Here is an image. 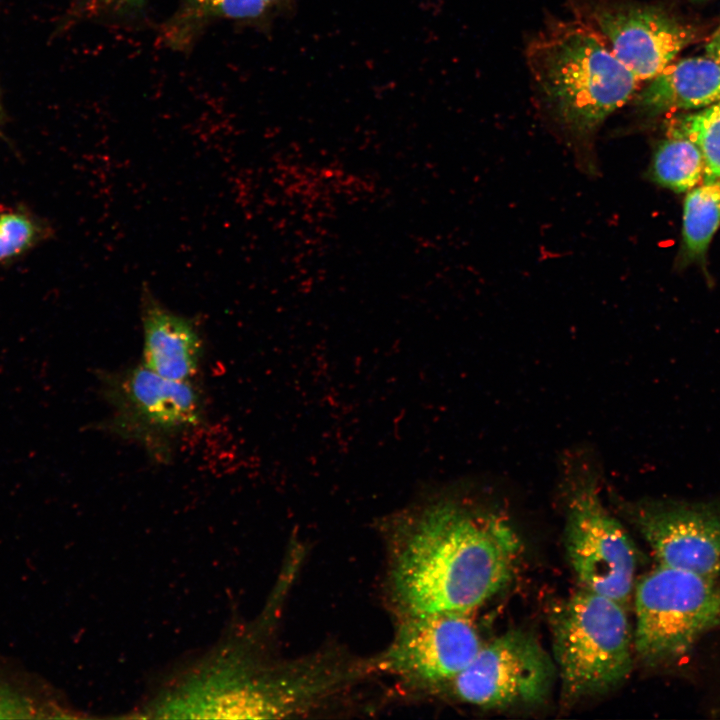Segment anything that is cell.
Wrapping results in <instances>:
<instances>
[{
	"label": "cell",
	"instance_id": "7c38bea8",
	"mask_svg": "<svg viewBox=\"0 0 720 720\" xmlns=\"http://www.w3.org/2000/svg\"><path fill=\"white\" fill-rule=\"evenodd\" d=\"M720 100V65L710 58L690 57L670 63L649 81L637 98L648 114L700 110Z\"/></svg>",
	"mask_w": 720,
	"mask_h": 720
},
{
	"label": "cell",
	"instance_id": "44dd1931",
	"mask_svg": "<svg viewBox=\"0 0 720 720\" xmlns=\"http://www.w3.org/2000/svg\"><path fill=\"white\" fill-rule=\"evenodd\" d=\"M1 114H2V107H1V102H0V119H1Z\"/></svg>",
	"mask_w": 720,
	"mask_h": 720
},
{
	"label": "cell",
	"instance_id": "ba28073f",
	"mask_svg": "<svg viewBox=\"0 0 720 720\" xmlns=\"http://www.w3.org/2000/svg\"><path fill=\"white\" fill-rule=\"evenodd\" d=\"M106 392L116 428L148 443L200 420V398L188 381L167 379L144 365L112 376Z\"/></svg>",
	"mask_w": 720,
	"mask_h": 720
},
{
	"label": "cell",
	"instance_id": "30bf717a",
	"mask_svg": "<svg viewBox=\"0 0 720 720\" xmlns=\"http://www.w3.org/2000/svg\"><path fill=\"white\" fill-rule=\"evenodd\" d=\"M593 17L612 53L640 83L659 75L692 40L687 27L652 8H601Z\"/></svg>",
	"mask_w": 720,
	"mask_h": 720
},
{
	"label": "cell",
	"instance_id": "9a60e30c",
	"mask_svg": "<svg viewBox=\"0 0 720 720\" xmlns=\"http://www.w3.org/2000/svg\"><path fill=\"white\" fill-rule=\"evenodd\" d=\"M720 227V183L703 181L688 191L683 204L682 243L685 256L702 258Z\"/></svg>",
	"mask_w": 720,
	"mask_h": 720
},
{
	"label": "cell",
	"instance_id": "d6986e66",
	"mask_svg": "<svg viewBox=\"0 0 720 720\" xmlns=\"http://www.w3.org/2000/svg\"><path fill=\"white\" fill-rule=\"evenodd\" d=\"M111 11L127 12L142 7L145 0H95Z\"/></svg>",
	"mask_w": 720,
	"mask_h": 720
},
{
	"label": "cell",
	"instance_id": "52a82bcc",
	"mask_svg": "<svg viewBox=\"0 0 720 720\" xmlns=\"http://www.w3.org/2000/svg\"><path fill=\"white\" fill-rule=\"evenodd\" d=\"M469 613L406 615L381 665L425 684L451 681L482 646Z\"/></svg>",
	"mask_w": 720,
	"mask_h": 720
},
{
	"label": "cell",
	"instance_id": "9c48e42d",
	"mask_svg": "<svg viewBox=\"0 0 720 720\" xmlns=\"http://www.w3.org/2000/svg\"><path fill=\"white\" fill-rule=\"evenodd\" d=\"M630 514L660 565L716 579L720 575V512L704 505L645 502Z\"/></svg>",
	"mask_w": 720,
	"mask_h": 720
},
{
	"label": "cell",
	"instance_id": "5bb4252c",
	"mask_svg": "<svg viewBox=\"0 0 720 720\" xmlns=\"http://www.w3.org/2000/svg\"><path fill=\"white\" fill-rule=\"evenodd\" d=\"M705 161L700 148L686 136L670 131L653 154L650 177L676 193L688 192L702 183Z\"/></svg>",
	"mask_w": 720,
	"mask_h": 720
},
{
	"label": "cell",
	"instance_id": "8992f818",
	"mask_svg": "<svg viewBox=\"0 0 720 720\" xmlns=\"http://www.w3.org/2000/svg\"><path fill=\"white\" fill-rule=\"evenodd\" d=\"M556 667L530 633L512 629L481 648L452 682L462 701L485 708L535 704L549 693Z\"/></svg>",
	"mask_w": 720,
	"mask_h": 720
},
{
	"label": "cell",
	"instance_id": "2e32d148",
	"mask_svg": "<svg viewBox=\"0 0 720 720\" xmlns=\"http://www.w3.org/2000/svg\"><path fill=\"white\" fill-rule=\"evenodd\" d=\"M671 130L686 136L700 148L705 161L703 181L720 183V100L676 119Z\"/></svg>",
	"mask_w": 720,
	"mask_h": 720
},
{
	"label": "cell",
	"instance_id": "e0dca14e",
	"mask_svg": "<svg viewBox=\"0 0 720 720\" xmlns=\"http://www.w3.org/2000/svg\"><path fill=\"white\" fill-rule=\"evenodd\" d=\"M289 0H183L182 20H256L285 5Z\"/></svg>",
	"mask_w": 720,
	"mask_h": 720
},
{
	"label": "cell",
	"instance_id": "3957f363",
	"mask_svg": "<svg viewBox=\"0 0 720 720\" xmlns=\"http://www.w3.org/2000/svg\"><path fill=\"white\" fill-rule=\"evenodd\" d=\"M555 667L570 701L618 687L632 669L631 633L624 605L581 588L551 614Z\"/></svg>",
	"mask_w": 720,
	"mask_h": 720
},
{
	"label": "cell",
	"instance_id": "7a4b0ae2",
	"mask_svg": "<svg viewBox=\"0 0 720 720\" xmlns=\"http://www.w3.org/2000/svg\"><path fill=\"white\" fill-rule=\"evenodd\" d=\"M531 74L560 123L590 140L635 95L640 81L616 58L595 27L557 24L527 51Z\"/></svg>",
	"mask_w": 720,
	"mask_h": 720
},
{
	"label": "cell",
	"instance_id": "8fae6325",
	"mask_svg": "<svg viewBox=\"0 0 720 720\" xmlns=\"http://www.w3.org/2000/svg\"><path fill=\"white\" fill-rule=\"evenodd\" d=\"M144 366L175 381H188L200 360L201 338L194 322L169 310L145 288L142 294Z\"/></svg>",
	"mask_w": 720,
	"mask_h": 720
},
{
	"label": "cell",
	"instance_id": "5b68a950",
	"mask_svg": "<svg viewBox=\"0 0 720 720\" xmlns=\"http://www.w3.org/2000/svg\"><path fill=\"white\" fill-rule=\"evenodd\" d=\"M634 647L647 664L657 665L686 653L720 622L716 579L658 565L637 584Z\"/></svg>",
	"mask_w": 720,
	"mask_h": 720
},
{
	"label": "cell",
	"instance_id": "ac0fdd59",
	"mask_svg": "<svg viewBox=\"0 0 720 720\" xmlns=\"http://www.w3.org/2000/svg\"><path fill=\"white\" fill-rule=\"evenodd\" d=\"M39 230L26 215L0 213V261L19 255L37 239Z\"/></svg>",
	"mask_w": 720,
	"mask_h": 720
},
{
	"label": "cell",
	"instance_id": "6da1fadb",
	"mask_svg": "<svg viewBox=\"0 0 720 720\" xmlns=\"http://www.w3.org/2000/svg\"><path fill=\"white\" fill-rule=\"evenodd\" d=\"M519 540L498 514L439 500L414 519L392 565L406 615L470 613L511 580Z\"/></svg>",
	"mask_w": 720,
	"mask_h": 720
},
{
	"label": "cell",
	"instance_id": "277c9868",
	"mask_svg": "<svg viewBox=\"0 0 720 720\" xmlns=\"http://www.w3.org/2000/svg\"><path fill=\"white\" fill-rule=\"evenodd\" d=\"M565 546L582 588L625 604L636 570L628 533L600 498L599 473L592 457L569 454L562 465Z\"/></svg>",
	"mask_w": 720,
	"mask_h": 720
},
{
	"label": "cell",
	"instance_id": "4fadbf2b",
	"mask_svg": "<svg viewBox=\"0 0 720 720\" xmlns=\"http://www.w3.org/2000/svg\"><path fill=\"white\" fill-rule=\"evenodd\" d=\"M64 712L46 681L0 656V719H49Z\"/></svg>",
	"mask_w": 720,
	"mask_h": 720
},
{
	"label": "cell",
	"instance_id": "ffe728a7",
	"mask_svg": "<svg viewBox=\"0 0 720 720\" xmlns=\"http://www.w3.org/2000/svg\"><path fill=\"white\" fill-rule=\"evenodd\" d=\"M706 54L720 65V26L710 37L706 45Z\"/></svg>",
	"mask_w": 720,
	"mask_h": 720
}]
</instances>
